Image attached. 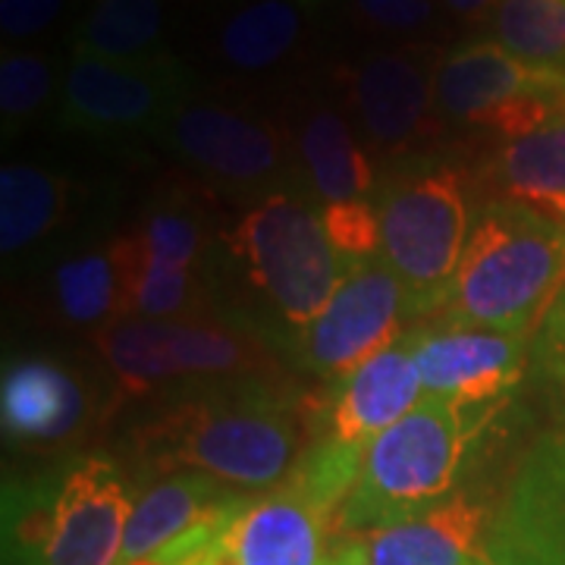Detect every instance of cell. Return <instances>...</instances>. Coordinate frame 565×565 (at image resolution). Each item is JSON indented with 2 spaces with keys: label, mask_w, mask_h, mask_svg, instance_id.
<instances>
[{
  "label": "cell",
  "mask_w": 565,
  "mask_h": 565,
  "mask_svg": "<svg viewBox=\"0 0 565 565\" xmlns=\"http://www.w3.org/2000/svg\"><path fill=\"white\" fill-rule=\"evenodd\" d=\"M270 340L243 315L192 318H117L98 330V349L122 396H158L167 386L192 390L239 377L277 374Z\"/></svg>",
  "instance_id": "52a82bcc"
},
{
  "label": "cell",
  "mask_w": 565,
  "mask_h": 565,
  "mask_svg": "<svg viewBox=\"0 0 565 565\" xmlns=\"http://www.w3.org/2000/svg\"><path fill=\"white\" fill-rule=\"evenodd\" d=\"M444 47L434 41H408L367 51L345 66L343 92L349 120L364 148L384 161L427 158L424 148L446 136L437 110V66Z\"/></svg>",
  "instance_id": "30bf717a"
},
{
  "label": "cell",
  "mask_w": 565,
  "mask_h": 565,
  "mask_svg": "<svg viewBox=\"0 0 565 565\" xmlns=\"http://www.w3.org/2000/svg\"><path fill=\"white\" fill-rule=\"evenodd\" d=\"M192 180L236 199H262L299 185L289 141L270 120L223 102L185 98L154 132ZM305 189V185H302Z\"/></svg>",
  "instance_id": "9c48e42d"
},
{
  "label": "cell",
  "mask_w": 565,
  "mask_h": 565,
  "mask_svg": "<svg viewBox=\"0 0 565 565\" xmlns=\"http://www.w3.org/2000/svg\"><path fill=\"white\" fill-rule=\"evenodd\" d=\"M129 236L151 262L177 270H202L204 223L185 195H170L151 204Z\"/></svg>",
  "instance_id": "4316f807"
},
{
  "label": "cell",
  "mask_w": 565,
  "mask_h": 565,
  "mask_svg": "<svg viewBox=\"0 0 565 565\" xmlns=\"http://www.w3.org/2000/svg\"><path fill=\"white\" fill-rule=\"evenodd\" d=\"M182 3H199V7H233L239 0H182Z\"/></svg>",
  "instance_id": "e575fe53"
},
{
  "label": "cell",
  "mask_w": 565,
  "mask_h": 565,
  "mask_svg": "<svg viewBox=\"0 0 565 565\" xmlns=\"http://www.w3.org/2000/svg\"><path fill=\"white\" fill-rule=\"evenodd\" d=\"M505 403L422 399L364 449V465L337 525L359 534L408 522L456 497L484 430Z\"/></svg>",
  "instance_id": "3957f363"
},
{
  "label": "cell",
  "mask_w": 565,
  "mask_h": 565,
  "mask_svg": "<svg viewBox=\"0 0 565 565\" xmlns=\"http://www.w3.org/2000/svg\"><path fill=\"white\" fill-rule=\"evenodd\" d=\"M296 161L305 192L321 204L367 202L377 192V170L355 126L333 104H308L296 126Z\"/></svg>",
  "instance_id": "d6986e66"
},
{
  "label": "cell",
  "mask_w": 565,
  "mask_h": 565,
  "mask_svg": "<svg viewBox=\"0 0 565 565\" xmlns=\"http://www.w3.org/2000/svg\"><path fill=\"white\" fill-rule=\"evenodd\" d=\"M475 177L481 195L565 226V107L522 136L493 141Z\"/></svg>",
  "instance_id": "ac0fdd59"
},
{
  "label": "cell",
  "mask_w": 565,
  "mask_h": 565,
  "mask_svg": "<svg viewBox=\"0 0 565 565\" xmlns=\"http://www.w3.org/2000/svg\"><path fill=\"white\" fill-rule=\"evenodd\" d=\"M214 541H217V537H214ZM214 541H211V544H214ZM207 546L195 550V553H189V556L180 559V563H163V559H154V556H151V559H139V563H132V565H204V553H207Z\"/></svg>",
  "instance_id": "836d02e7"
},
{
  "label": "cell",
  "mask_w": 565,
  "mask_h": 565,
  "mask_svg": "<svg viewBox=\"0 0 565 565\" xmlns=\"http://www.w3.org/2000/svg\"><path fill=\"white\" fill-rule=\"evenodd\" d=\"M54 305L73 327H107L122 318V258L117 239L66 258L54 274Z\"/></svg>",
  "instance_id": "d4e9b609"
},
{
  "label": "cell",
  "mask_w": 565,
  "mask_h": 565,
  "mask_svg": "<svg viewBox=\"0 0 565 565\" xmlns=\"http://www.w3.org/2000/svg\"><path fill=\"white\" fill-rule=\"evenodd\" d=\"M296 3H299L302 10H315V7H323L327 0H296Z\"/></svg>",
  "instance_id": "d590c367"
},
{
  "label": "cell",
  "mask_w": 565,
  "mask_h": 565,
  "mask_svg": "<svg viewBox=\"0 0 565 565\" xmlns=\"http://www.w3.org/2000/svg\"><path fill=\"white\" fill-rule=\"evenodd\" d=\"M493 565H565V430L527 446L484 541Z\"/></svg>",
  "instance_id": "5bb4252c"
},
{
  "label": "cell",
  "mask_w": 565,
  "mask_h": 565,
  "mask_svg": "<svg viewBox=\"0 0 565 565\" xmlns=\"http://www.w3.org/2000/svg\"><path fill=\"white\" fill-rule=\"evenodd\" d=\"M185 98H192V76L170 54L136 63L70 54L61 82V122L98 139L158 132Z\"/></svg>",
  "instance_id": "8fae6325"
},
{
  "label": "cell",
  "mask_w": 565,
  "mask_h": 565,
  "mask_svg": "<svg viewBox=\"0 0 565 565\" xmlns=\"http://www.w3.org/2000/svg\"><path fill=\"white\" fill-rule=\"evenodd\" d=\"M437 110L446 129L503 141L565 107V70L515 57L500 41L475 39L444 51Z\"/></svg>",
  "instance_id": "ba28073f"
},
{
  "label": "cell",
  "mask_w": 565,
  "mask_h": 565,
  "mask_svg": "<svg viewBox=\"0 0 565 565\" xmlns=\"http://www.w3.org/2000/svg\"><path fill=\"white\" fill-rule=\"evenodd\" d=\"M66 0H0L3 39L22 41L47 32L63 13Z\"/></svg>",
  "instance_id": "1f68e13d"
},
{
  "label": "cell",
  "mask_w": 565,
  "mask_h": 565,
  "mask_svg": "<svg viewBox=\"0 0 565 565\" xmlns=\"http://www.w3.org/2000/svg\"><path fill=\"white\" fill-rule=\"evenodd\" d=\"M345 17L367 35L408 44L434 32L446 13L437 0H345Z\"/></svg>",
  "instance_id": "f1b7e54d"
},
{
  "label": "cell",
  "mask_w": 565,
  "mask_h": 565,
  "mask_svg": "<svg viewBox=\"0 0 565 565\" xmlns=\"http://www.w3.org/2000/svg\"><path fill=\"white\" fill-rule=\"evenodd\" d=\"M490 29L515 57L565 70V0H497Z\"/></svg>",
  "instance_id": "484cf974"
},
{
  "label": "cell",
  "mask_w": 565,
  "mask_h": 565,
  "mask_svg": "<svg viewBox=\"0 0 565 565\" xmlns=\"http://www.w3.org/2000/svg\"><path fill=\"white\" fill-rule=\"evenodd\" d=\"M54 95V70L35 51H3L0 57V114L7 132L41 114Z\"/></svg>",
  "instance_id": "83f0119b"
},
{
  "label": "cell",
  "mask_w": 565,
  "mask_h": 565,
  "mask_svg": "<svg viewBox=\"0 0 565 565\" xmlns=\"http://www.w3.org/2000/svg\"><path fill=\"white\" fill-rule=\"evenodd\" d=\"M408 321L403 282L374 255L352 262L321 318L296 340L289 355L302 371L333 384L396 343Z\"/></svg>",
  "instance_id": "7c38bea8"
},
{
  "label": "cell",
  "mask_w": 565,
  "mask_h": 565,
  "mask_svg": "<svg viewBox=\"0 0 565 565\" xmlns=\"http://www.w3.org/2000/svg\"><path fill=\"white\" fill-rule=\"evenodd\" d=\"M444 7V13L459 25L468 29H478L493 22V10H497V0H437Z\"/></svg>",
  "instance_id": "d6a6232c"
},
{
  "label": "cell",
  "mask_w": 565,
  "mask_h": 565,
  "mask_svg": "<svg viewBox=\"0 0 565 565\" xmlns=\"http://www.w3.org/2000/svg\"><path fill=\"white\" fill-rule=\"evenodd\" d=\"M481 185L462 163L427 154L396 163L374 192L381 258L399 277L412 318L440 315L481 211Z\"/></svg>",
  "instance_id": "277c9868"
},
{
  "label": "cell",
  "mask_w": 565,
  "mask_h": 565,
  "mask_svg": "<svg viewBox=\"0 0 565 565\" xmlns=\"http://www.w3.org/2000/svg\"><path fill=\"white\" fill-rule=\"evenodd\" d=\"M167 32L163 0H92L73 29V54L136 63L161 57Z\"/></svg>",
  "instance_id": "603a6c76"
},
{
  "label": "cell",
  "mask_w": 565,
  "mask_h": 565,
  "mask_svg": "<svg viewBox=\"0 0 565 565\" xmlns=\"http://www.w3.org/2000/svg\"><path fill=\"white\" fill-rule=\"evenodd\" d=\"M311 440V396L262 374L173 393L136 430V459L158 475L202 471L236 490H277Z\"/></svg>",
  "instance_id": "6da1fadb"
},
{
  "label": "cell",
  "mask_w": 565,
  "mask_h": 565,
  "mask_svg": "<svg viewBox=\"0 0 565 565\" xmlns=\"http://www.w3.org/2000/svg\"><path fill=\"white\" fill-rule=\"evenodd\" d=\"M296 0H239L214 25L211 57L243 76H262L289 61L305 35Z\"/></svg>",
  "instance_id": "7402d4cb"
},
{
  "label": "cell",
  "mask_w": 565,
  "mask_h": 565,
  "mask_svg": "<svg viewBox=\"0 0 565 565\" xmlns=\"http://www.w3.org/2000/svg\"><path fill=\"white\" fill-rule=\"evenodd\" d=\"M563 286L565 226L484 199L440 315L531 337Z\"/></svg>",
  "instance_id": "5b68a950"
},
{
  "label": "cell",
  "mask_w": 565,
  "mask_h": 565,
  "mask_svg": "<svg viewBox=\"0 0 565 565\" xmlns=\"http://www.w3.org/2000/svg\"><path fill=\"white\" fill-rule=\"evenodd\" d=\"M248 493L202 471H173L141 490L122 537L120 563L167 559L177 563L207 546L239 512Z\"/></svg>",
  "instance_id": "9a60e30c"
},
{
  "label": "cell",
  "mask_w": 565,
  "mask_h": 565,
  "mask_svg": "<svg viewBox=\"0 0 565 565\" xmlns=\"http://www.w3.org/2000/svg\"><path fill=\"white\" fill-rule=\"evenodd\" d=\"M424 399L422 374L415 362V330L403 333L384 352L367 359L343 381L327 384L321 403H315V437L340 444L367 446Z\"/></svg>",
  "instance_id": "2e32d148"
},
{
  "label": "cell",
  "mask_w": 565,
  "mask_h": 565,
  "mask_svg": "<svg viewBox=\"0 0 565 565\" xmlns=\"http://www.w3.org/2000/svg\"><path fill=\"white\" fill-rule=\"evenodd\" d=\"M327 519L289 484L239 505L204 565H323Z\"/></svg>",
  "instance_id": "e0dca14e"
},
{
  "label": "cell",
  "mask_w": 565,
  "mask_h": 565,
  "mask_svg": "<svg viewBox=\"0 0 565 565\" xmlns=\"http://www.w3.org/2000/svg\"><path fill=\"white\" fill-rule=\"evenodd\" d=\"M471 565H493V563H490L487 556H478V559H475V563H471Z\"/></svg>",
  "instance_id": "8d00e7d4"
},
{
  "label": "cell",
  "mask_w": 565,
  "mask_h": 565,
  "mask_svg": "<svg viewBox=\"0 0 565 565\" xmlns=\"http://www.w3.org/2000/svg\"><path fill=\"white\" fill-rule=\"evenodd\" d=\"M321 214L330 243L337 245L345 262H364L381 252V223L374 199L321 207Z\"/></svg>",
  "instance_id": "f546056e"
},
{
  "label": "cell",
  "mask_w": 565,
  "mask_h": 565,
  "mask_svg": "<svg viewBox=\"0 0 565 565\" xmlns=\"http://www.w3.org/2000/svg\"><path fill=\"white\" fill-rule=\"evenodd\" d=\"M221 245L233 277L264 311L267 340L282 352L321 318L352 267L327 236L321 204L302 185L255 199L223 230Z\"/></svg>",
  "instance_id": "7a4b0ae2"
},
{
  "label": "cell",
  "mask_w": 565,
  "mask_h": 565,
  "mask_svg": "<svg viewBox=\"0 0 565 565\" xmlns=\"http://www.w3.org/2000/svg\"><path fill=\"white\" fill-rule=\"evenodd\" d=\"M415 330V327H412ZM531 337L465 321L427 323L415 330V362L424 399L493 405L509 403L527 367Z\"/></svg>",
  "instance_id": "4fadbf2b"
},
{
  "label": "cell",
  "mask_w": 565,
  "mask_h": 565,
  "mask_svg": "<svg viewBox=\"0 0 565 565\" xmlns=\"http://www.w3.org/2000/svg\"><path fill=\"white\" fill-rule=\"evenodd\" d=\"M490 512L456 493L422 515L367 534V565H471L484 556Z\"/></svg>",
  "instance_id": "ffe728a7"
},
{
  "label": "cell",
  "mask_w": 565,
  "mask_h": 565,
  "mask_svg": "<svg viewBox=\"0 0 565 565\" xmlns=\"http://www.w3.org/2000/svg\"><path fill=\"white\" fill-rule=\"evenodd\" d=\"M85 412V390L63 364L51 359H20L7 364L0 384V422L7 440L57 444L79 430Z\"/></svg>",
  "instance_id": "44dd1931"
},
{
  "label": "cell",
  "mask_w": 565,
  "mask_h": 565,
  "mask_svg": "<svg viewBox=\"0 0 565 565\" xmlns=\"http://www.w3.org/2000/svg\"><path fill=\"white\" fill-rule=\"evenodd\" d=\"M132 515L120 465L88 456L3 487V565H117Z\"/></svg>",
  "instance_id": "8992f818"
},
{
  "label": "cell",
  "mask_w": 565,
  "mask_h": 565,
  "mask_svg": "<svg viewBox=\"0 0 565 565\" xmlns=\"http://www.w3.org/2000/svg\"><path fill=\"white\" fill-rule=\"evenodd\" d=\"M534 359H537V367L546 377V384L553 386V393L565 405V286L537 327Z\"/></svg>",
  "instance_id": "4dcf8cb0"
},
{
  "label": "cell",
  "mask_w": 565,
  "mask_h": 565,
  "mask_svg": "<svg viewBox=\"0 0 565 565\" xmlns=\"http://www.w3.org/2000/svg\"><path fill=\"white\" fill-rule=\"evenodd\" d=\"M66 182L39 163H7L0 173V252L22 258L41 245L63 217Z\"/></svg>",
  "instance_id": "cb8c5ba5"
}]
</instances>
